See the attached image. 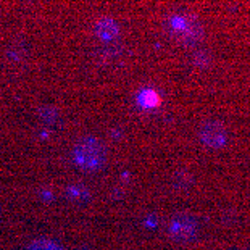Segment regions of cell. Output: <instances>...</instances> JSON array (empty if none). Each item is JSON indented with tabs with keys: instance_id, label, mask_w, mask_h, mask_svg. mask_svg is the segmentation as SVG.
<instances>
[{
	"instance_id": "cell-1",
	"label": "cell",
	"mask_w": 250,
	"mask_h": 250,
	"mask_svg": "<svg viewBox=\"0 0 250 250\" xmlns=\"http://www.w3.org/2000/svg\"><path fill=\"white\" fill-rule=\"evenodd\" d=\"M71 157L81 171L97 173L107 163V148L99 139L86 136L74 144Z\"/></svg>"
},
{
	"instance_id": "cell-2",
	"label": "cell",
	"mask_w": 250,
	"mask_h": 250,
	"mask_svg": "<svg viewBox=\"0 0 250 250\" xmlns=\"http://www.w3.org/2000/svg\"><path fill=\"white\" fill-rule=\"evenodd\" d=\"M168 232L176 242H190L199 234V221L189 213H179L171 218Z\"/></svg>"
},
{
	"instance_id": "cell-3",
	"label": "cell",
	"mask_w": 250,
	"mask_h": 250,
	"mask_svg": "<svg viewBox=\"0 0 250 250\" xmlns=\"http://www.w3.org/2000/svg\"><path fill=\"white\" fill-rule=\"evenodd\" d=\"M199 139L208 148H221L228 141L226 127L220 121H205L199 129Z\"/></svg>"
},
{
	"instance_id": "cell-4",
	"label": "cell",
	"mask_w": 250,
	"mask_h": 250,
	"mask_svg": "<svg viewBox=\"0 0 250 250\" xmlns=\"http://www.w3.org/2000/svg\"><path fill=\"white\" fill-rule=\"evenodd\" d=\"M174 29L178 31L184 41H197L202 36V26L194 20H190V21L179 20L178 26Z\"/></svg>"
},
{
	"instance_id": "cell-5",
	"label": "cell",
	"mask_w": 250,
	"mask_h": 250,
	"mask_svg": "<svg viewBox=\"0 0 250 250\" xmlns=\"http://www.w3.org/2000/svg\"><path fill=\"white\" fill-rule=\"evenodd\" d=\"M68 199L73 202H87L90 199V192L83 184H73L66 190Z\"/></svg>"
},
{
	"instance_id": "cell-6",
	"label": "cell",
	"mask_w": 250,
	"mask_h": 250,
	"mask_svg": "<svg viewBox=\"0 0 250 250\" xmlns=\"http://www.w3.org/2000/svg\"><path fill=\"white\" fill-rule=\"evenodd\" d=\"M26 250H65L60 244L52 241V239H47V237H41V239H36L29 244Z\"/></svg>"
},
{
	"instance_id": "cell-7",
	"label": "cell",
	"mask_w": 250,
	"mask_h": 250,
	"mask_svg": "<svg viewBox=\"0 0 250 250\" xmlns=\"http://www.w3.org/2000/svg\"><path fill=\"white\" fill-rule=\"evenodd\" d=\"M141 102L144 107L152 108V107H157L158 102H160V99H158V95L153 92V90H146V92H142V95H141Z\"/></svg>"
}]
</instances>
